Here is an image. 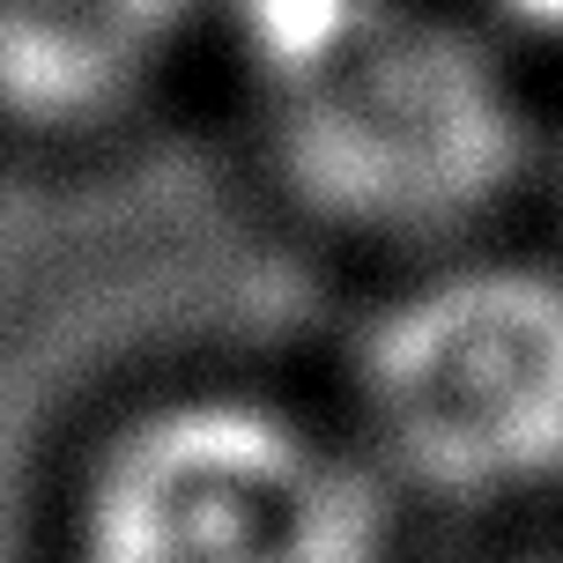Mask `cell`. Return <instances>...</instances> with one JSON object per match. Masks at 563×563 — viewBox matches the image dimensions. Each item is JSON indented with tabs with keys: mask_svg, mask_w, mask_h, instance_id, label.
Returning <instances> with one entry per match:
<instances>
[{
	"mask_svg": "<svg viewBox=\"0 0 563 563\" xmlns=\"http://www.w3.org/2000/svg\"><path fill=\"white\" fill-rule=\"evenodd\" d=\"M253 156L311 230L394 260L482 245L534 170L511 45L452 0H216Z\"/></svg>",
	"mask_w": 563,
	"mask_h": 563,
	"instance_id": "1",
	"label": "cell"
},
{
	"mask_svg": "<svg viewBox=\"0 0 563 563\" xmlns=\"http://www.w3.org/2000/svg\"><path fill=\"white\" fill-rule=\"evenodd\" d=\"M341 422L400 505L563 489V267L497 245L400 267L349 334Z\"/></svg>",
	"mask_w": 563,
	"mask_h": 563,
	"instance_id": "2",
	"label": "cell"
},
{
	"mask_svg": "<svg viewBox=\"0 0 563 563\" xmlns=\"http://www.w3.org/2000/svg\"><path fill=\"white\" fill-rule=\"evenodd\" d=\"M394 511L341 416L178 386L97 438L75 482V563H386Z\"/></svg>",
	"mask_w": 563,
	"mask_h": 563,
	"instance_id": "3",
	"label": "cell"
},
{
	"mask_svg": "<svg viewBox=\"0 0 563 563\" xmlns=\"http://www.w3.org/2000/svg\"><path fill=\"white\" fill-rule=\"evenodd\" d=\"M216 0H0V134L82 148L134 126Z\"/></svg>",
	"mask_w": 563,
	"mask_h": 563,
	"instance_id": "4",
	"label": "cell"
},
{
	"mask_svg": "<svg viewBox=\"0 0 563 563\" xmlns=\"http://www.w3.org/2000/svg\"><path fill=\"white\" fill-rule=\"evenodd\" d=\"M482 23L497 37H563V0H482Z\"/></svg>",
	"mask_w": 563,
	"mask_h": 563,
	"instance_id": "5",
	"label": "cell"
},
{
	"mask_svg": "<svg viewBox=\"0 0 563 563\" xmlns=\"http://www.w3.org/2000/svg\"><path fill=\"white\" fill-rule=\"evenodd\" d=\"M489 563H556V556H489Z\"/></svg>",
	"mask_w": 563,
	"mask_h": 563,
	"instance_id": "6",
	"label": "cell"
}]
</instances>
